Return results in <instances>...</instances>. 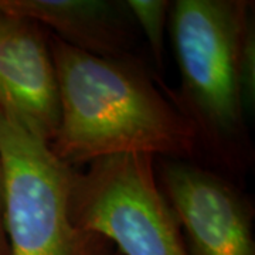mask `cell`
I'll return each mask as SVG.
<instances>
[{
	"label": "cell",
	"instance_id": "cell-8",
	"mask_svg": "<svg viewBox=\"0 0 255 255\" xmlns=\"http://www.w3.org/2000/svg\"><path fill=\"white\" fill-rule=\"evenodd\" d=\"M130 16L140 26L156 61L162 63L164 44V27L170 3L164 0H128L124 3Z\"/></svg>",
	"mask_w": 255,
	"mask_h": 255
},
{
	"label": "cell",
	"instance_id": "cell-3",
	"mask_svg": "<svg viewBox=\"0 0 255 255\" xmlns=\"http://www.w3.org/2000/svg\"><path fill=\"white\" fill-rule=\"evenodd\" d=\"M0 164L9 255H115L111 243L74 221V167L3 108Z\"/></svg>",
	"mask_w": 255,
	"mask_h": 255
},
{
	"label": "cell",
	"instance_id": "cell-11",
	"mask_svg": "<svg viewBox=\"0 0 255 255\" xmlns=\"http://www.w3.org/2000/svg\"><path fill=\"white\" fill-rule=\"evenodd\" d=\"M115 255H121V254H119V253H118V251H117V253H115Z\"/></svg>",
	"mask_w": 255,
	"mask_h": 255
},
{
	"label": "cell",
	"instance_id": "cell-6",
	"mask_svg": "<svg viewBox=\"0 0 255 255\" xmlns=\"http://www.w3.org/2000/svg\"><path fill=\"white\" fill-rule=\"evenodd\" d=\"M0 108L48 145L54 139L60 94L50 41L41 26L6 14L0 21Z\"/></svg>",
	"mask_w": 255,
	"mask_h": 255
},
{
	"label": "cell",
	"instance_id": "cell-5",
	"mask_svg": "<svg viewBox=\"0 0 255 255\" xmlns=\"http://www.w3.org/2000/svg\"><path fill=\"white\" fill-rule=\"evenodd\" d=\"M160 189L189 255H255L253 210L226 179L180 159L164 160Z\"/></svg>",
	"mask_w": 255,
	"mask_h": 255
},
{
	"label": "cell",
	"instance_id": "cell-10",
	"mask_svg": "<svg viewBox=\"0 0 255 255\" xmlns=\"http://www.w3.org/2000/svg\"><path fill=\"white\" fill-rule=\"evenodd\" d=\"M1 18H3V14H1V13H0V21H1Z\"/></svg>",
	"mask_w": 255,
	"mask_h": 255
},
{
	"label": "cell",
	"instance_id": "cell-1",
	"mask_svg": "<svg viewBox=\"0 0 255 255\" xmlns=\"http://www.w3.org/2000/svg\"><path fill=\"white\" fill-rule=\"evenodd\" d=\"M60 124L50 149L65 164L115 155H191L199 130L135 64L101 57L50 37Z\"/></svg>",
	"mask_w": 255,
	"mask_h": 255
},
{
	"label": "cell",
	"instance_id": "cell-2",
	"mask_svg": "<svg viewBox=\"0 0 255 255\" xmlns=\"http://www.w3.org/2000/svg\"><path fill=\"white\" fill-rule=\"evenodd\" d=\"M172 38L189 117L199 135L221 146L236 142L254 104V28L250 3L179 0Z\"/></svg>",
	"mask_w": 255,
	"mask_h": 255
},
{
	"label": "cell",
	"instance_id": "cell-4",
	"mask_svg": "<svg viewBox=\"0 0 255 255\" xmlns=\"http://www.w3.org/2000/svg\"><path fill=\"white\" fill-rule=\"evenodd\" d=\"M71 213L78 227L115 244L121 255H189L152 156H108L75 172Z\"/></svg>",
	"mask_w": 255,
	"mask_h": 255
},
{
	"label": "cell",
	"instance_id": "cell-7",
	"mask_svg": "<svg viewBox=\"0 0 255 255\" xmlns=\"http://www.w3.org/2000/svg\"><path fill=\"white\" fill-rule=\"evenodd\" d=\"M122 9L105 0H0V13L53 28L64 43L112 58L129 46Z\"/></svg>",
	"mask_w": 255,
	"mask_h": 255
},
{
	"label": "cell",
	"instance_id": "cell-9",
	"mask_svg": "<svg viewBox=\"0 0 255 255\" xmlns=\"http://www.w3.org/2000/svg\"><path fill=\"white\" fill-rule=\"evenodd\" d=\"M0 255H9V246L3 227V176H1V164H0Z\"/></svg>",
	"mask_w": 255,
	"mask_h": 255
}]
</instances>
